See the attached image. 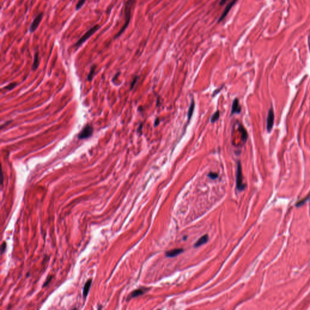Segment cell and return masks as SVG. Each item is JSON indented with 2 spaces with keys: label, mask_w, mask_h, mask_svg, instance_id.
<instances>
[{
  "label": "cell",
  "mask_w": 310,
  "mask_h": 310,
  "mask_svg": "<svg viewBox=\"0 0 310 310\" xmlns=\"http://www.w3.org/2000/svg\"><path fill=\"white\" fill-rule=\"evenodd\" d=\"M43 13H40V14H38V15L37 16V17L34 19V20H33V21L32 22V23L31 26H30V27L29 28V30H30V33L34 32L37 29V28L38 27L39 25H40V24L41 22V20H42V19H43Z\"/></svg>",
  "instance_id": "obj_6"
},
{
  "label": "cell",
  "mask_w": 310,
  "mask_h": 310,
  "mask_svg": "<svg viewBox=\"0 0 310 310\" xmlns=\"http://www.w3.org/2000/svg\"><path fill=\"white\" fill-rule=\"evenodd\" d=\"M137 79H138V76H136V77L134 78V79H133V80L132 82H131V87H130V89H131V90L133 88V87L134 86V85H135L136 82H137Z\"/></svg>",
  "instance_id": "obj_22"
},
{
  "label": "cell",
  "mask_w": 310,
  "mask_h": 310,
  "mask_svg": "<svg viewBox=\"0 0 310 310\" xmlns=\"http://www.w3.org/2000/svg\"><path fill=\"white\" fill-rule=\"evenodd\" d=\"M208 240V235H207V234H205V235H204L202 237H201V238H200L196 242V244H195V247H196V248L199 247H200V246L202 245L203 244L207 242Z\"/></svg>",
  "instance_id": "obj_13"
},
{
  "label": "cell",
  "mask_w": 310,
  "mask_h": 310,
  "mask_svg": "<svg viewBox=\"0 0 310 310\" xmlns=\"http://www.w3.org/2000/svg\"><path fill=\"white\" fill-rule=\"evenodd\" d=\"M92 279H89V280H87V282L85 283V284L84 285V286L83 288V296L85 298L87 296L88 294H89L90 289L91 287V285H92Z\"/></svg>",
  "instance_id": "obj_12"
},
{
  "label": "cell",
  "mask_w": 310,
  "mask_h": 310,
  "mask_svg": "<svg viewBox=\"0 0 310 310\" xmlns=\"http://www.w3.org/2000/svg\"><path fill=\"white\" fill-rule=\"evenodd\" d=\"M136 0H127L126 1L125 4V8H124V15H125V21H124V25L121 29H120L118 33L114 37V39L117 38L119 37L122 34L123 32L125 31L127 27H128V24H129L130 19H131V10L134 6V4H135Z\"/></svg>",
  "instance_id": "obj_1"
},
{
  "label": "cell",
  "mask_w": 310,
  "mask_h": 310,
  "mask_svg": "<svg viewBox=\"0 0 310 310\" xmlns=\"http://www.w3.org/2000/svg\"><path fill=\"white\" fill-rule=\"evenodd\" d=\"M39 66V53L37 52L34 56V61L32 65V70H36Z\"/></svg>",
  "instance_id": "obj_15"
},
{
  "label": "cell",
  "mask_w": 310,
  "mask_h": 310,
  "mask_svg": "<svg viewBox=\"0 0 310 310\" xmlns=\"http://www.w3.org/2000/svg\"><path fill=\"white\" fill-rule=\"evenodd\" d=\"M52 279V276H51V277H47V279H46V282H45L44 284L43 285V287H44V286H46V285L48 284V283H49V282H50V281Z\"/></svg>",
  "instance_id": "obj_23"
},
{
  "label": "cell",
  "mask_w": 310,
  "mask_h": 310,
  "mask_svg": "<svg viewBox=\"0 0 310 310\" xmlns=\"http://www.w3.org/2000/svg\"><path fill=\"white\" fill-rule=\"evenodd\" d=\"M224 87V85H222V87H221V88H219V89H218V90H215V91H214V93H213V96H214V95H216V94H218V93H219V92H220V91H221V89H222V87Z\"/></svg>",
  "instance_id": "obj_24"
},
{
  "label": "cell",
  "mask_w": 310,
  "mask_h": 310,
  "mask_svg": "<svg viewBox=\"0 0 310 310\" xmlns=\"http://www.w3.org/2000/svg\"><path fill=\"white\" fill-rule=\"evenodd\" d=\"M227 0H221V2H220V5L221 6H223L224 4L226 2H227Z\"/></svg>",
  "instance_id": "obj_26"
},
{
  "label": "cell",
  "mask_w": 310,
  "mask_h": 310,
  "mask_svg": "<svg viewBox=\"0 0 310 310\" xmlns=\"http://www.w3.org/2000/svg\"><path fill=\"white\" fill-rule=\"evenodd\" d=\"M93 132V127L92 125L87 124L83 128L79 134H78V138L79 139H84L89 137L92 135Z\"/></svg>",
  "instance_id": "obj_4"
},
{
  "label": "cell",
  "mask_w": 310,
  "mask_h": 310,
  "mask_svg": "<svg viewBox=\"0 0 310 310\" xmlns=\"http://www.w3.org/2000/svg\"><path fill=\"white\" fill-rule=\"evenodd\" d=\"M238 130H239V131H240V133H241L242 140L243 143L245 144V143L247 142V139H248V134L247 132V130H246L245 128H244V126L240 124H238Z\"/></svg>",
  "instance_id": "obj_10"
},
{
  "label": "cell",
  "mask_w": 310,
  "mask_h": 310,
  "mask_svg": "<svg viewBox=\"0 0 310 310\" xmlns=\"http://www.w3.org/2000/svg\"><path fill=\"white\" fill-rule=\"evenodd\" d=\"M240 112H241V106L239 104V101L237 98H235L232 104L231 116L234 114H239Z\"/></svg>",
  "instance_id": "obj_8"
},
{
  "label": "cell",
  "mask_w": 310,
  "mask_h": 310,
  "mask_svg": "<svg viewBox=\"0 0 310 310\" xmlns=\"http://www.w3.org/2000/svg\"><path fill=\"white\" fill-rule=\"evenodd\" d=\"M95 69H96V66H95V65H93V66L92 67H91L90 72V73L89 74V76H88V78H87V79L89 81L92 80L93 77V75H94V73H95Z\"/></svg>",
  "instance_id": "obj_17"
},
{
  "label": "cell",
  "mask_w": 310,
  "mask_h": 310,
  "mask_svg": "<svg viewBox=\"0 0 310 310\" xmlns=\"http://www.w3.org/2000/svg\"><path fill=\"white\" fill-rule=\"evenodd\" d=\"M1 254H3L4 252H5L6 249V242H3V244H1Z\"/></svg>",
  "instance_id": "obj_20"
},
{
  "label": "cell",
  "mask_w": 310,
  "mask_h": 310,
  "mask_svg": "<svg viewBox=\"0 0 310 310\" xmlns=\"http://www.w3.org/2000/svg\"><path fill=\"white\" fill-rule=\"evenodd\" d=\"M219 116H220L219 111L217 110L213 114L212 116L211 117V119H210L211 122L214 123V122H215L216 121H218V120L219 119Z\"/></svg>",
  "instance_id": "obj_16"
},
{
  "label": "cell",
  "mask_w": 310,
  "mask_h": 310,
  "mask_svg": "<svg viewBox=\"0 0 310 310\" xmlns=\"http://www.w3.org/2000/svg\"><path fill=\"white\" fill-rule=\"evenodd\" d=\"M183 249L182 248L173 249V250L167 251L166 253V256H167V257H173L178 256V255H179V254H181V253L183 252Z\"/></svg>",
  "instance_id": "obj_11"
},
{
  "label": "cell",
  "mask_w": 310,
  "mask_h": 310,
  "mask_svg": "<svg viewBox=\"0 0 310 310\" xmlns=\"http://www.w3.org/2000/svg\"><path fill=\"white\" fill-rule=\"evenodd\" d=\"M148 289V288H139V289H136V290L133 291L130 294L129 297H128V299H131V298L136 297L139 296V295L143 294L145 292L147 291Z\"/></svg>",
  "instance_id": "obj_9"
},
{
  "label": "cell",
  "mask_w": 310,
  "mask_h": 310,
  "mask_svg": "<svg viewBox=\"0 0 310 310\" xmlns=\"http://www.w3.org/2000/svg\"><path fill=\"white\" fill-rule=\"evenodd\" d=\"M99 27H100V26L97 24V25H95V26H93V27H92L91 29H90L88 30V31L87 32L85 33L81 38H80V39H79V40H78L76 43H75V45L73 46V47H79V46H81V45L83 44L85 41H86L90 37H92L93 35L96 32L97 30L99 29Z\"/></svg>",
  "instance_id": "obj_3"
},
{
  "label": "cell",
  "mask_w": 310,
  "mask_h": 310,
  "mask_svg": "<svg viewBox=\"0 0 310 310\" xmlns=\"http://www.w3.org/2000/svg\"><path fill=\"white\" fill-rule=\"evenodd\" d=\"M195 101H194L193 99H192V102H191L190 106V107H189V109H188V113H187L188 122H189L190 120L191 119V118H192V117L193 113V111H194V109H195Z\"/></svg>",
  "instance_id": "obj_14"
},
{
  "label": "cell",
  "mask_w": 310,
  "mask_h": 310,
  "mask_svg": "<svg viewBox=\"0 0 310 310\" xmlns=\"http://www.w3.org/2000/svg\"><path fill=\"white\" fill-rule=\"evenodd\" d=\"M85 1H86V0H79V1H78L76 6V11H78V10H79L82 8V6H83L85 3Z\"/></svg>",
  "instance_id": "obj_18"
},
{
  "label": "cell",
  "mask_w": 310,
  "mask_h": 310,
  "mask_svg": "<svg viewBox=\"0 0 310 310\" xmlns=\"http://www.w3.org/2000/svg\"><path fill=\"white\" fill-rule=\"evenodd\" d=\"M208 176L211 179H216L218 178V174L216 173H213V172H210L208 175Z\"/></svg>",
  "instance_id": "obj_19"
},
{
  "label": "cell",
  "mask_w": 310,
  "mask_h": 310,
  "mask_svg": "<svg viewBox=\"0 0 310 310\" xmlns=\"http://www.w3.org/2000/svg\"><path fill=\"white\" fill-rule=\"evenodd\" d=\"M159 124V119L158 118H156L154 121V127H156L157 125H158Z\"/></svg>",
  "instance_id": "obj_25"
},
{
  "label": "cell",
  "mask_w": 310,
  "mask_h": 310,
  "mask_svg": "<svg viewBox=\"0 0 310 310\" xmlns=\"http://www.w3.org/2000/svg\"><path fill=\"white\" fill-rule=\"evenodd\" d=\"M237 0H231V1H230V3L228 4V5L226 6V8L225 9V10H224V11L223 12V13L222 14V15L221 16V17H220L219 19L218 20V22H221V21H222L223 20H224V18H225L226 17H227V15H228V12H230V10H231V9L233 8V6H234V4L236 3V1Z\"/></svg>",
  "instance_id": "obj_7"
},
{
  "label": "cell",
  "mask_w": 310,
  "mask_h": 310,
  "mask_svg": "<svg viewBox=\"0 0 310 310\" xmlns=\"http://www.w3.org/2000/svg\"><path fill=\"white\" fill-rule=\"evenodd\" d=\"M16 84H16L15 82H12V83H11V84H9L8 86L4 88V89H8V90H12V89H14V87H15L16 86Z\"/></svg>",
  "instance_id": "obj_21"
},
{
  "label": "cell",
  "mask_w": 310,
  "mask_h": 310,
  "mask_svg": "<svg viewBox=\"0 0 310 310\" xmlns=\"http://www.w3.org/2000/svg\"><path fill=\"white\" fill-rule=\"evenodd\" d=\"M274 113L273 108H269L267 118H266V130L268 132H271L274 125Z\"/></svg>",
  "instance_id": "obj_5"
},
{
  "label": "cell",
  "mask_w": 310,
  "mask_h": 310,
  "mask_svg": "<svg viewBox=\"0 0 310 310\" xmlns=\"http://www.w3.org/2000/svg\"><path fill=\"white\" fill-rule=\"evenodd\" d=\"M236 188L239 191H242L245 188L246 185L243 182V175L242 170V166L240 161H238L237 163V171H236Z\"/></svg>",
  "instance_id": "obj_2"
}]
</instances>
